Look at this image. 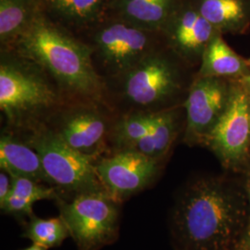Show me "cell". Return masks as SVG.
Returning <instances> with one entry per match:
<instances>
[{"label": "cell", "mask_w": 250, "mask_h": 250, "mask_svg": "<svg viewBox=\"0 0 250 250\" xmlns=\"http://www.w3.org/2000/svg\"><path fill=\"white\" fill-rule=\"evenodd\" d=\"M0 166L11 176L26 177L50 185L38 153L31 146L9 135H3L0 140Z\"/></svg>", "instance_id": "obj_12"}, {"label": "cell", "mask_w": 250, "mask_h": 250, "mask_svg": "<svg viewBox=\"0 0 250 250\" xmlns=\"http://www.w3.org/2000/svg\"><path fill=\"white\" fill-rule=\"evenodd\" d=\"M56 202L78 250H100L116 240L121 202L107 191L60 197Z\"/></svg>", "instance_id": "obj_3"}, {"label": "cell", "mask_w": 250, "mask_h": 250, "mask_svg": "<svg viewBox=\"0 0 250 250\" xmlns=\"http://www.w3.org/2000/svg\"><path fill=\"white\" fill-rule=\"evenodd\" d=\"M131 1H135V0H123V3H126V2H131Z\"/></svg>", "instance_id": "obj_29"}, {"label": "cell", "mask_w": 250, "mask_h": 250, "mask_svg": "<svg viewBox=\"0 0 250 250\" xmlns=\"http://www.w3.org/2000/svg\"><path fill=\"white\" fill-rule=\"evenodd\" d=\"M247 63L224 42L216 36L206 47L201 73L203 76L217 77L237 75L244 72Z\"/></svg>", "instance_id": "obj_13"}, {"label": "cell", "mask_w": 250, "mask_h": 250, "mask_svg": "<svg viewBox=\"0 0 250 250\" xmlns=\"http://www.w3.org/2000/svg\"><path fill=\"white\" fill-rule=\"evenodd\" d=\"M53 101V92L45 83L15 67L1 65L0 107L6 114L12 116Z\"/></svg>", "instance_id": "obj_7"}, {"label": "cell", "mask_w": 250, "mask_h": 250, "mask_svg": "<svg viewBox=\"0 0 250 250\" xmlns=\"http://www.w3.org/2000/svg\"><path fill=\"white\" fill-rule=\"evenodd\" d=\"M103 0H48L61 15L76 22H84L99 12Z\"/></svg>", "instance_id": "obj_21"}, {"label": "cell", "mask_w": 250, "mask_h": 250, "mask_svg": "<svg viewBox=\"0 0 250 250\" xmlns=\"http://www.w3.org/2000/svg\"><path fill=\"white\" fill-rule=\"evenodd\" d=\"M175 86L174 72L159 57H145L128 71L125 90L135 104L148 106L166 98Z\"/></svg>", "instance_id": "obj_8"}, {"label": "cell", "mask_w": 250, "mask_h": 250, "mask_svg": "<svg viewBox=\"0 0 250 250\" xmlns=\"http://www.w3.org/2000/svg\"><path fill=\"white\" fill-rule=\"evenodd\" d=\"M244 215L243 197L219 184L201 181L179 198L172 229L182 250H226L240 231Z\"/></svg>", "instance_id": "obj_1"}, {"label": "cell", "mask_w": 250, "mask_h": 250, "mask_svg": "<svg viewBox=\"0 0 250 250\" xmlns=\"http://www.w3.org/2000/svg\"><path fill=\"white\" fill-rule=\"evenodd\" d=\"M0 207L3 212L6 214L14 215L19 218L21 217H32L34 214V203L26 199L13 196L9 194L3 202L0 203Z\"/></svg>", "instance_id": "obj_23"}, {"label": "cell", "mask_w": 250, "mask_h": 250, "mask_svg": "<svg viewBox=\"0 0 250 250\" xmlns=\"http://www.w3.org/2000/svg\"><path fill=\"white\" fill-rule=\"evenodd\" d=\"M198 15L199 12L189 10L180 18L175 29V40L178 45H180L188 36L194 24L196 23Z\"/></svg>", "instance_id": "obj_24"}, {"label": "cell", "mask_w": 250, "mask_h": 250, "mask_svg": "<svg viewBox=\"0 0 250 250\" xmlns=\"http://www.w3.org/2000/svg\"><path fill=\"white\" fill-rule=\"evenodd\" d=\"M96 44L101 58L110 67L129 71L146 57L148 38L140 28L115 23L99 31Z\"/></svg>", "instance_id": "obj_9"}, {"label": "cell", "mask_w": 250, "mask_h": 250, "mask_svg": "<svg viewBox=\"0 0 250 250\" xmlns=\"http://www.w3.org/2000/svg\"><path fill=\"white\" fill-rule=\"evenodd\" d=\"M22 236L48 250L60 247L71 235L61 216L43 219L33 215L29 218Z\"/></svg>", "instance_id": "obj_14"}, {"label": "cell", "mask_w": 250, "mask_h": 250, "mask_svg": "<svg viewBox=\"0 0 250 250\" xmlns=\"http://www.w3.org/2000/svg\"><path fill=\"white\" fill-rule=\"evenodd\" d=\"M106 132L101 117L90 111L79 112L68 118L57 133L72 148L95 157Z\"/></svg>", "instance_id": "obj_11"}, {"label": "cell", "mask_w": 250, "mask_h": 250, "mask_svg": "<svg viewBox=\"0 0 250 250\" xmlns=\"http://www.w3.org/2000/svg\"><path fill=\"white\" fill-rule=\"evenodd\" d=\"M29 0H0V38L8 42L21 36L33 21Z\"/></svg>", "instance_id": "obj_15"}, {"label": "cell", "mask_w": 250, "mask_h": 250, "mask_svg": "<svg viewBox=\"0 0 250 250\" xmlns=\"http://www.w3.org/2000/svg\"><path fill=\"white\" fill-rule=\"evenodd\" d=\"M170 0H135L124 3L125 15L142 26L160 24L167 16Z\"/></svg>", "instance_id": "obj_17"}, {"label": "cell", "mask_w": 250, "mask_h": 250, "mask_svg": "<svg viewBox=\"0 0 250 250\" xmlns=\"http://www.w3.org/2000/svg\"><path fill=\"white\" fill-rule=\"evenodd\" d=\"M12 190V177L5 170L0 173V203L3 202Z\"/></svg>", "instance_id": "obj_25"}, {"label": "cell", "mask_w": 250, "mask_h": 250, "mask_svg": "<svg viewBox=\"0 0 250 250\" xmlns=\"http://www.w3.org/2000/svg\"><path fill=\"white\" fill-rule=\"evenodd\" d=\"M241 83L244 84V86L250 89V74L244 76L241 79Z\"/></svg>", "instance_id": "obj_27"}, {"label": "cell", "mask_w": 250, "mask_h": 250, "mask_svg": "<svg viewBox=\"0 0 250 250\" xmlns=\"http://www.w3.org/2000/svg\"><path fill=\"white\" fill-rule=\"evenodd\" d=\"M30 146L42 161L50 185L57 188L61 196L106 191L99 177L93 156L72 148L57 133L41 131L34 134Z\"/></svg>", "instance_id": "obj_4"}, {"label": "cell", "mask_w": 250, "mask_h": 250, "mask_svg": "<svg viewBox=\"0 0 250 250\" xmlns=\"http://www.w3.org/2000/svg\"><path fill=\"white\" fill-rule=\"evenodd\" d=\"M155 115H136L128 117L117 126L114 142L123 149L133 147L144 136L150 132Z\"/></svg>", "instance_id": "obj_19"}, {"label": "cell", "mask_w": 250, "mask_h": 250, "mask_svg": "<svg viewBox=\"0 0 250 250\" xmlns=\"http://www.w3.org/2000/svg\"><path fill=\"white\" fill-rule=\"evenodd\" d=\"M208 144L227 163L240 161L250 142V107L248 96L235 92L222 115L206 135Z\"/></svg>", "instance_id": "obj_6"}, {"label": "cell", "mask_w": 250, "mask_h": 250, "mask_svg": "<svg viewBox=\"0 0 250 250\" xmlns=\"http://www.w3.org/2000/svg\"><path fill=\"white\" fill-rule=\"evenodd\" d=\"M199 13L213 26L235 23L245 16L240 0H203Z\"/></svg>", "instance_id": "obj_18"}, {"label": "cell", "mask_w": 250, "mask_h": 250, "mask_svg": "<svg viewBox=\"0 0 250 250\" xmlns=\"http://www.w3.org/2000/svg\"><path fill=\"white\" fill-rule=\"evenodd\" d=\"M47 250L44 249V248H42V247H40V246H37L36 244H32L31 246H29V247H27L25 249H22V250Z\"/></svg>", "instance_id": "obj_28"}, {"label": "cell", "mask_w": 250, "mask_h": 250, "mask_svg": "<svg viewBox=\"0 0 250 250\" xmlns=\"http://www.w3.org/2000/svg\"><path fill=\"white\" fill-rule=\"evenodd\" d=\"M12 177V190L13 196L26 199L32 203H36L40 200H57L61 197L58 189L54 187H46L32 179L21 176Z\"/></svg>", "instance_id": "obj_20"}, {"label": "cell", "mask_w": 250, "mask_h": 250, "mask_svg": "<svg viewBox=\"0 0 250 250\" xmlns=\"http://www.w3.org/2000/svg\"><path fill=\"white\" fill-rule=\"evenodd\" d=\"M96 168L106 191L121 203L150 185L159 170L158 160L133 148L103 159Z\"/></svg>", "instance_id": "obj_5"}, {"label": "cell", "mask_w": 250, "mask_h": 250, "mask_svg": "<svg viewBox=\"0 0 250 250\" xmlns=\"http://www.w3.org/2000/svg\"><path fill=\"white\" fill-rule=\"evenodd\" d=\"M240 250H250V224L248 226L247 232L245 233V236L243 237L241 242Z\"/></svg>", "instance_id": "obj_26"}, {"label": "cell", "mask_w": 250, "mask_h": 250, "mask_svg": "<svg viewBox=\"0 0 250 250\" xmlns=\"http://www.w3.org/2000/svg\"><path fill=\"white\" fill-rule=\"evenodd\" d=\"M226 91L224 84L214 77L203 76L190 90L186 101L188 134L206 135L226 107Z\"/></svg>", "instance_id": "obj_10"}, {"label": "cell", "mask_w": 250, "mask_h": 250, "mask_svg": "<svg viewBox=\"0 0 250 250\" xmlns=\"http://www.w3.org/2000/svg\"><path fill=\"white\" fill-rule=\"evenodd\" d=\"M173 132L174 123L172 116L169 113L157 114L155 115L150 132L134 144L131 148L152 159L158 160L170 147L173 138Z\"/></svg>", "instance_id": "obj_16"}, {"label": "cell", "mask_w": 250, "mask_h": 250, "mask_svg": "<svg viewBox=\"0 0 250 250\" xmlns=\"http://www.w3.org/2000/svg\"><path fill=\"white\" fill-rule=\"evenodd\" d=\"M21 52L43 66L68 89L94 94L99 76L91 62V50L40 18H34L19 37Z\"/></svg>", "instance_id": "obj_2"}, {"label": "cell", "mask_w": 250, "mask_h": 250, "mask_svg": "<svg viewBox=\"0 0 250 250\" xmlns=\"http://www.w3.org/2000/svg\"><path fill=\"white\" fill-rule=\"evenodd\" d=\"M213 27L207 19L199 13L192 30L186 37V39L179 45L189 51L197 50L205 46L211 40L213 35Z\"/></svg>", "instance_id": "obj_22"}]
</instances>
